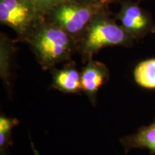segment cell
I'll return each mask as SVG.
<instances>
[{
    "mask_svg": "<svg viewBox=\"0 0 155 155\" xmlns=\"http://www.w3.org/2000/svg\"><path fill=\"white\" fill-rule=\"evenodd\" d=\"M25 42L30 46L44 71L69 61L78 51V42L57 25L45 19L40 21Z\"/></svg>",
    "mask_w": 155,
    "mask_h": 155,
    "instance_id": "1",
    "label": "cell"
},
{
    "mask_svg": "<svg viewBox=\"0 0 155 155\" xmlns=\"http://www.w3.org/2000/svg\"><path fill=\"white\" fill-rule=\"evenodd\" d=\"M111 16L109 9L102 12L94 19L78 43L77 52L80 53L83 64L93 59L95 54L104 48H129L134 44V39Z\"/></svg>",
    "mask_w": 155,
    "mask_h": 155,
    "instance_id": "2",
    "label": "cell"
},
{
    "mask_svg": "<svg viewBox=\"0 0 155 155\" xmlns=\"http://www.w3.org/2000/svg\"><path fill=\"white\" fill-rule=\"evenodd\" d=\"M107 9L65 0L48 11L44 18L61 28L78 43L94 19Z\"/></svg>",
    "mask_w": 155,
    "mask_h": 155,
    "instance_id": "3",
    "label": "cell"
},
{
    "mask_svg": "<svg viewBox=\"0 0 155 155\" xmlns=\"http://www.w3.org/2000/svg\"><path fill=\"white\" fill-rule=\"evenodd\" d=\"M42 19L32 0H0V23L12 29L18 41L25 42Z\"/></svg>",
    "mask_w": 155,
    "mask_h": 155,
    "instance_id": "4",
    "label": "cell"
},
{
    "mask_svg": "<svg viewBox=\"0 0 155 155\" xmlns=\"http://www.w3.org/2000/svg\"><path fill=\"white\" fill-rule=\"evenodd\" d=\"M121 9L116 15V20L129 35L139 41L152 33L155 25L152 15L132 0L120 1Z\"/></svg>",
    "mask_w": 155,
    "mask_h": 155,
    "instance_id": "5",
    "label": "cell"
},
{
    "mask_svg": "<svg viewBox=\"0 0 155 155\" xmlns=\"http://www.w3.org/2000/svg\"><path fill=\"white\" fill-rule=\"evenodd\" d=\"M81 77L82 91L95 106L98 89L109 79V71L105 64L91 59L85 64L81 72Z\"/></svg>",
    "mask_w": 155,
    "mask_h": 155,
    "instance_id": "6",
    "label": "cell"
},
{
    "mask_svg": "<svg viewBox=\"0 0 155 155\" xmlns=\"http://www.w3.org/2000/svg\"><path fill=\"white\" fill-rule=\"evenodd\" d=\"M53 77L52 86L65 94H80L82 91L81 73L76 68L74 61L65 64L61 69L50 70Z\"/></svg>",
    "mask_w": 155,
    "mask_h": 155,
    "instance_id": "7",
    "label": "cell"
},
{
    "mask_svg": "<svg viewBox=\"0 0 155 155\" xmlns=\"http://www.w3.org/2000/svg\"><path fill=\"white\" fill-rule=\"evenodd\" d=\"M126 154L133 149H146L155 155V121L120 139Z\"/></svg>",
    "mask_w": 155,
    "mask_h": 155,
    "instance_id": "8",
    "label": "cell"
},
{
    "mask_svg": "<svg viewBox=\"0 0 155 155\" xmlns=\"http://www.w3.org/2000/svg\"><path fill=\"white\" fill-rule=\"evenodd\" d=\"M135 82L147 89H155V58L140 62L134 70Z\"/></svg>",
    "mask_w": 155,
    "mask_h": 155,
    "instance_id": "9",
    "label": "cell"
},
{
    "mask_svg": "<svg viewBox=\"0 0 155 155\" xmlns=\"http://www.w3.org/2000/svg\"><path fill=\"white\" fill-rule=\"evenodd\" d=\"M18 124L19 121L15 118L0 116V155L7 154L12 144V131Z\"/></svg>",
    "mask_w": 155,
    "mask_h": 155,
    "instance_id": "10",
    "label": "cell"
},
{
    "mask_svg": "<svg viewBox=\"0 0 155 155\" xmlns=\"http://www.w3.org/2000/svg\"><path fill=\"white\" fill-rule=\"evenodd\" d=\"M39 12L45 17L48 11L65 0H32Z\"/></svg>",
    "mask_w": 155,
    "mask_h": 155,
    "instance_id": "11",
    "label": "cell"
},
{
    "mask_svg": "<svg viewBox=\"0 0 155 155\" xmlns=\"http://www.w3.org/2000/svg\"><path fill=\"white\" fill-rule=\"evenodd\" d=\"M73 1L84 5L106 9H108V6L112 3L120 2L119 0H73Z\"/></svg>",
    "mask_w": 155,
    "mask_h": 155,
    "instance_id": "12",
    "label": "cell"
},
{
    "mask_svg": "<svg viewBox=\"0 0 155 155\" xmlns=\"http://www.w3.org/2000/svg\"><path fill=\"white\" fill-rule=\"evenodd\" d=\"M152 33H155V28H154V30H153Z\"/></svg>",
    "mask_w": 155,
    "mask_h": 155,
    "instance_id": "13",
    "label": "cell"
},
{
    "mask_svg": "<svg viewBox=\"0 0 155 155\" xmlns=\"http://www.w3.org/2000/svg\"><path fill=\"white\" fill-rule=\"evenodd\" d=\"M140 1H141V0H139V2H140Z\"/></svg>",
    "mask_w": 155,
    "mask_h": 155,
    "instance_id": "14",
    "label": "cell"
}]
</instances>
